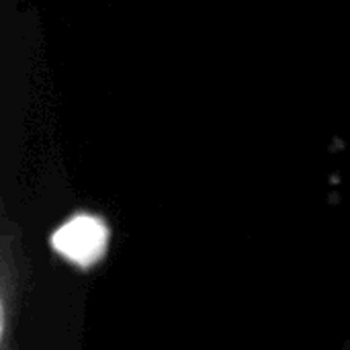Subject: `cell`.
I'll return each mask as SVG.
<instances>
[{"mask_svg": "<svg viewBox=\"0 0 350 350\" xmlns=\"http://www.w3.org/2000/svg\"><path fill=\"white\" fill-rule=\"evenodd\" d=\"M109 244L107 226L92 215H78L64 224L53 236L51 246L74 265L88 269L96 265Z\"/></svg>", "mask_w": 350, "mask_h": 350, "instance_id": "obj_1", "label": "cell"}]
</instances>
